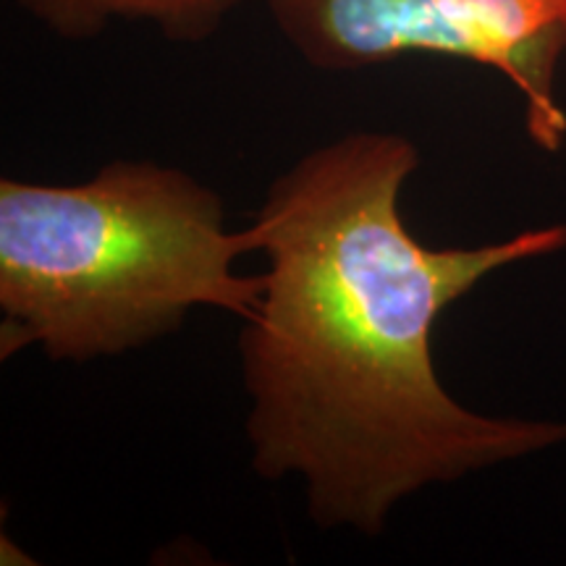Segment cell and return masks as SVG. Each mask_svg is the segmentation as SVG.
<instances>
[{
  "instance_id": "obj_2",
  "label": "cell",
  "mask_w": 566,
  "mask_h": 566,
  "mask_svg": "<svg viewBox=\"0 0 566 566\" xmlns=\"http://www.w3.org/2000/svg\"><path fill=\"white\" fill-rule=\"evenodd\" d=\"M252 229L216 189L155 160H111L80 184L0 179V359L40 349L84 365L142 349L200 307L247 321Z\"/></svg>"
},
{
  "instance_id": "obj_3",
  "label": "cell",
  "mask_w": 566,
  "mask_h": 566,
  "mask_svg": "<svg viewBox=\"0 0 566 566\" xmlns=\"http://www.w3.org/2000/svg\"><path fill=\"white\" fill-rule=\"evenodd\" d=\"M275 30L317 71L443 55L501 74L522 97L527 137L562 153L566 0H265Z\"/></svg>"
},
{
  "instance_id": "obj_4",
  "label": "cell",
  "mask_w": 566,
  "mask_h": 566,
  "mask_svg": "<svg viewBox=\"0 0 566 566\" xmlns=\"http://www.w3.org/2000/svg\"><path fill=\"white\" fill-rule=\"evenodd\" d=\"M63 40H92L116 21L150 24L166 40L202 42L250 0H11Z\"/></svg>"
},
{
  "instance_id": "obj_1",
  "label": "cell",
  "mask_w": 566,
  "mask_h": 566,
  "mask_svg": "<svg viewBox=\"0 0 566 566\" xmlns=\"http://www.w3.org/2000/svg\"><path fill=\"white\" fill-rule=\"evenodd\" d=\"M420 160L407 134H342L275 176L250 226L268 263L239 331L250 464L300 480L321 530L375 537L424 488L566 443V420L457 401L433 359L438 317L488 275L562 252L566 223L424 244L401 218Z\"/></svg>"
}]
</instances>
